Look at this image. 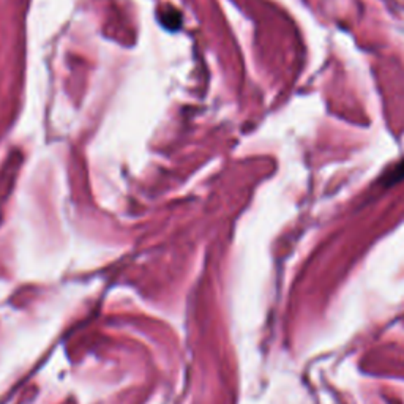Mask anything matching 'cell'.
<instances>
[{
    "instance_id": "obj_1",
    "label": "cell",
    "mask_w": 404,
    "mask_h": 404,
    "mask_svg": "<svg viewBox=\"0 0 404 404\" xmlns=\"http://www.w3.org/2000/svg\"><path fill=\"white\" fill-rule=\"evenodd\" d=\"M403 179H404V160L400 161L398 165H395L387 174H385L384 182L385 185H395Z\"/></svg>"
}]
</instances>
